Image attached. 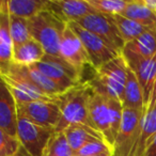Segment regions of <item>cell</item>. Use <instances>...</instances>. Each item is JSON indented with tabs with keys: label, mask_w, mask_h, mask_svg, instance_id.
I'll return each mask as SVG.
<instances>
[{
	"label": "cell",
	"mask_w": 156,
	"mask_h": 156,
	"mask_svg": "<svg viewBox=\"0 0 156 156\" xmlns=\"http://www.w3.org/2000/svg\"><path fill=\"white\" fill-rule=\"evenodd\" d=\"M93 90L87 81H83L76 87L57 96L56 103L61 112V120L56 132H63L69 126L75 124L91 125L89 115L90 100Z\"/></svg>",
	"instance_id": "cell-1"
},
{
	"label": "cell",
	"mask_w": 156,
	"mask_h": 156,
	"mask_svg": "<svg viewBox=\"0 0 156 156\" xmlns=\"http://www.w3.org/2000/svg\"><path fill=\"white\" fill-rule=\"evenodd\" d=\"M89 115L92 127L98 129L113 147L123 117L122 103L93 92L90 100Z\"/></svg>",
	"instance_id": "cell-2"
},
{
	"label": "cell",
	"mask_w": 156,
	"mask_h": 156,
	"mask_svg": "<svg viewBox=\"0 0 156 156\" xmlns=\"http://www.w3.org/2000/svg\"><path fill=\"white\" fill-rule=\"evenodd\" d=\"M128 65L122 55L115 57L98 69L87 83L93 92L122 103Z\"/></svg>",
	"instance_id": "cell-3"
},
{
	"label": "cell",
	"mask_w": 156,
	"mask_h": 156,
	"mask_svg": "<svg viewBox=\"0 0 156 156\" xmlns=\"http://www.w3.org/2000/svg\"><path fill=\"white\" fill-rule=\"evenodd\" d=\"M28 22L31 37L43 46L46 55L60 56L61 40L67 24L47 10L28 20Z\"/></svg>",
	"instance_id": "cell-4"
},
{
	"label": "cell",
	"mask_w": 156,
	"mask_h": 156,
	"mask_svg": "<svg viewBox=\"0 0 156 156\" xmlns=\"http://www.w3.org/2000/svg\"><path fill=\"white\" fill-rule=\"evenodd\" d=\"M1 81L7 85L17 103H31L37 101L56 102L57 98L46 94L20 72L14 62L0 65Z\"/></svg>",
	"instance_id": "cell-5"
},
{
	"label": "cell",
	"mask_w": 156,
	"mask_h": 156,
	"mask_svg": "<svg viewBox=\"0 0 156 156\" xmlns=\"http://www.w3.org/2000/svg\"><path fill=\"white\" fill-rule=\"evenodd\" d=\"M144 110L123 108L121 126L113 144V156H134L142 128Z\"/></svg>",
	"instance_id": "cell-6"
},
{
	"label": "cell",
	"mask_w": 156,
	"mask_h": 156,
	"mask_svg": "<svg viewBox=\"0 0 156 156\" xmlns=\"http://www.w3.org/2000/svg\"><path fill=\"white\" fill-rule=\"evenodd\" d=\"M39 71L57 83L63 91L72 89L83 83V74L60 56L45 55L42 61L33 64Z\"/></svg>",
	"instance_id": "cell-7"
},
{
	"label": "cell",
	"mask_w": 156,
	"mask_h": 156,
	"mask_svg": "<svg viewBox=\"0 0 156 156\" xmlns=\"http://www.w3.org/2000/svg\"><path fill=\"white\" fill-rule=\"evenodd\" d=\"M75 23L100 37L115 51H118L120 55L122 54V50L125 46V42L121 37L112 15L95 12L93 14L85 16Z\"/></svg>",
	"instance_id": "cell-8"
},
{
	"label": "cell",
	"mask_w": 156,
	"mask_h": 156,
	"mask_svg": "<svg viewBox=\"0 0 156 156\" xmlns=\"http://www.w3.org/2000/svg\"><path fill=\"white\" fill-rule=\"evenodd\" d=\"M67 26L73 30V32L80 39L81 43L83 44L88 55H89L91 66L93 69H96L104 65L105 63L109 62L115 59V57L120 56L118 51H115L110 45L106 43L103 39L98 37L94 33L88 31L87 29L83 28L77 23H69Z\"/></svg>",
	"instance_id": "cell-9"
},
{
	"label": "cell",
	"mask_w": 156,
	"mask_h": 156,
	"mask_svg": "<svg viewBox=\"0 0 156 156\" xmlns=\"http://www.w3.org/2000/svg\"><path fill=\"white\" fill-rule=\"evenodd\" d=\"M121 55L124 57L128 67L137 76L143 92L144 106L147 109L156 80V55L152 58H143L127 48H123Z\"/></svg>",
	"instance_id": "cell-10"
},
{
	"label": "cell",
	"mask_w": 156,
	"mask_h": 156,
	"mask_svg": "<svg viewBox=\"0 0 156 156\" xmlns=\"http://www.w3.org/2000/svg\"><path fill=\"white\" fill-rule=\"evenodd\" d=\"M55 129L37 125L23 117H18L17 138L30 156H43Z\"/></svg>",
	"instance_id": "cell-11"
},
{
	"label": "cell",
	"mask_w": 156,
	"mask_h": 156,
	"mask_svg": "<svg viewBox=\"0 0 156 156\" xmlns=\"http://www.w3.org/2000/svg\"><path fill=\"white\" fill-rule=\"evenodd\" d=\"M18 117H23L28 121L55 129L58 127L61 120V112L56 102H37L17 103Z\"/></svg>",
	"instance_id": "cell-12"
},
{
	"label": "cell",
	"mask_w": 156,
	"mask_h": 156,
	"mask_svg": "<svg viewBox=\"0 0 156 156\" xmlns=\"http://www.w3.org/2000/svg\"><path fill=\"white\" fill-rule=\"evenodd\" d=\"M59 54L61 58L75 66L81 73H83L86 65L91 66V61L85 46L69 26H66V29L63 33Z\"/></svg>",
	"instance_id": "cell-13"
},
{
	"label": "cell",
	"mask_w": 156,
	"mask_h": 156,
	"mask_svg": "<svg viewBox=\"0 0 156 156\" xmlns=\"http://www.w3.org/2000/svg\"><path fill=\"white\" fill-rule=\"evenodd\" d=\"M47 11L69 24L95 13L88 0H48Z\"/></svg>",
	"instance_id": "cell-14"
},
{
	"label": "cell",
	"mask_w": 156,
	"mask_h": 156,
	"mask_svg": "<svg viewBox=\"0 0 156 156\" xmlns=\"http://www.w3.org/2000/svg\"><path fill=\"white\" fill-rule=\"evenodd\" d=\"M18 111L17 102L7 85L1 81L0 86V130L17 137Z\"/></svg>",
	"instance_id": "cell-15"
},
{
	"label": "cell",
	"mask_w": 156,
	"mask_h": 156,
	"mask_svg": "<svg viewBox=\"0 0 156 156\" xmlns=\"http://www.w3.org/2000/svg\"><path fill=\"white\" fill-rule=\"evenodd\" d=\"M74 153H77L88 143L105 140L104 136L94 127L87 124H75L63 130Z\"/></svg>",
	"instance_id": "cell-16"
},
{
	"label": "cell",
	"mask_w": 156,
	"mask_h": 156,
	"mask_svg": "<svg viewBox=\"0 0 156 156\" xmlns=\"http://www.w3.org/2000/svg\"><path fill=\"white\" fill-rule=\"evenodd\" d=\"M14 44L10 31V14L7 0L0 2V62L1 65L13 60Z\"/></svg>",
	"instance_id": "cell-17"
},
{
	"label": "cell",
	"mask_w": 156,
	"mask_h": 156,
	"mask_svg": "<svg viewBox=\"0 0 156 156\" xmlns=\"http://www.w3.org/2000/svg\"><path fill=\"white\" fill-rule=\"evenodd\" d=\"M45 55L46 52L43 46L34 39H30L24 44L14 46L12 62L18 65L29 66L42 61Z\"/></svg>",
	"instance_id": "cell-18"
},
{
	"label": "cell",
	"mask_w": 156,
	"mask_h": 156,
	"mask_svg": "<svg viewBox=\"0 0 156 156\" xmlns=\"http://www.w3.org/2000/svg\"><path fill=\"white\" fill-rule=\"evenodd\" d=\"M121 15L156 30V12L147 8L143 0H129Z\"/></svg>",
	"instance_id": "cell-19"
},
{
	"label": "cell",
	"mask_w": 156,
	"mask_h": 156,
	"mask_svg": "<svg viewBox=\"0 0 156 156\" xmlns=\"http://www.w3.org/2000/svg\"><path fill=\"white\" fill-rule=\"evenodd\" d=\"M122 105H123V108L138 109V110L145 109L141 86L137 79V76L129 67L127 69V78H126L125 88H124Z\"/></svg>",
	"instance_id": "cell-20"
},
{
	"label": "cell",
	"mask_w": 156,
	"mask_h": 156,
	"mask_svg": "<svg viewBox=\"0 0 156 156\" xmlns=\"http://www.w3.org/2000/svg\"><path fill=\"white\" fill-rule=\"evenodd\" d=\"M10 15L30 18L47 10L48 0H7Z\"/></svg>",
	"instance_id": "cell-21"
},
{
	"label": "cell",
	"mask_w": 156,
	"mask_h": 156,
	"mask_svg": "<svg viewBox=\"0 0 156 156\" xmlns=\"http://www.w3.org/2000/svg\"><path fill=\"white\" fill-rule=\"evenodd\" d=\"M18 65V64H17ZM20 72L29 78L39 89H41L46 94L52 96V98H57L60 94H62L63 90L57 85L55 81H52L50 78H48L45 74H43L41 71L37 69L33 65H29V66H25V65H18Z\"/></svg>",
	"instance_id": "cell-22"
},
{
	"label": "cell",
	"mask_w": 156,
	"mask_h": 156,
	"mask_svg": "<svg viewBox=\"0 0 156 156\" xmlns=\"http://www.w3.org/2000/svg\"><path fill=\"white\" fill-rule=\"evenodd\" d=\"M156 137V110L144 111L142 128L134 156H143L147 147Z\"/></svg>",
	"instance_id": "cell-23"
},
{
	"label": "cell",
	"mask_w": 156,
	"mask_h": 156,
	"mask_svg": "<svg viewBox=\"0 0 156 156\" xmlns=\"http://www.w3.org/2000/svg\"><path fill=\"white\" fill-rule=\"evenodd\" d=\"M124 48L132 50L143 58H152L156 55V30L150 29L136 40L126 43Z\"/></svg>",
	"instance_id": "cell-24"
},
{
	"label": "cell",
	"mask_w": 156,
	"mask_h": 156,
	"mask_svg": "<svg viewBox=\"0 0 156 156\" xmlns=\"http://www.w3.org/2000/svg\"><path fill=\"white\" fill-rule=\"evenodd\" d=\"M112 17L118 29H119L121 37L125 42V44L134 41L141 34L150 30V28H147V27L142 26L141 24L129 20V18L124 17L121 14H115V15H112Z\"/></svg>",
	"instance_id": "cell-25"
},
{
	"label": "cell",
	"mask_w": 156,
	"mask_h": 156,
	"mask_svg": "<svg viewBox=\"0 0 156 156\" xmlns=\"http://www.w3.org/2000/svg\"><path fill=\"white\" fill-rule=\"evenodd\" d=\"M75 153L72 150L64 132H55L49 139L43 156H74Z\"/></svg>",
	"instance_id": "cell-26"
},
{
	"label": "cell",
	"mask_w": 156,
	"mask_h": 156,
	"mask_svg": "<svg viewBox=\"0 0 156 156\" xmlns=\"http://www.w3.org/2000/svg\"><path fill=\"white\" fill-rule=\"evenodd\" d=\"M10 31L14 46L24 44L32 39L29 31V22L26 18L10 15Z\"/></svg>",
	"instance_id": "cell-27"
},
{
	"label": "cell",
	"mask_w": 156,
	"mask_h": 156,
	"mask_svg": "<svg viewBox=\"0 0 156 156\" xmlns=\"http://www.w3.org/2000/svg\"><path fill=\"white\" fill-rule=\"evenodd\" d=\"M88 1L96 12L108 15L121 14L128 2L124 0H88Z\"/></svg>",
	"instance_id": "cell-28"
},
{
	"label": "cell",
	"mask_w": 156,
	"mask_h": 156,
	"mask_svg": "<svg viewBox=\"0 0 156 156\" xmlns=\"http://www.w3.org/2000/svg\"><path fill=\"white\" fill-rule=\"evenodd\" d=\"M23 149L17 137L0 130V156H16Z\"/></svg>",
	"instance_id": "cell-29"
},
{
	"label": "cell",
	"mask_w": 156,
	"mask_h": 156,
	"mask_svg": "<svg viewBox=\"0 0 156 156\" xmlns=\"http://www.w3.org/2000/svg\"><path fill=\"white\" fill-rule=\"evenodd\" d=\"M104 154H109L113 156V147L106 140H98L88 143L87 145L80 149L76 155L83 156H100Z\"/></svg>",
	"instance_id": "cell-30"
},
{
	"label": "cell",
	"mask_w": 156,
	"mask_h": 156,
	"mask_svg": "<svg viewBox=\"0 0 156 156\" xmlns=\"http://www.w3.org/2000/svg\"><path fill=\"white\" fill-rule=\"evenodd\" d=\"M152 110H156V80L155 83H154V88H153V91H152L151 98H150L149 104H147V107L144 111H152Z\"/></svg>",
	"instance_id": "cell-31"
},
{
	"label": "cell",
	"mask_w": 156,
	"mask_h": 156,
	"mask_svg": "<svg viewBox=\"0 0 156 156\" xmlns=\"http://www.w3.org/2000/svg\"><path fill=\"white\" fill-rule=\"evenodd\" d=\"M143 156H156V137L153 139V141L150 143L149 147H147Z\"/></svg>",
	"instance_id": "cell-32"
},
{
	"label": "cell",
	"mask_w": 156,
	"mask_h": 156,
	"mask_svg": "<svg viewBox=\"0 0 156 156\" xmlns=\"http://www.w3.org/2000/svg\"><path fill=\"white\" fill-rule=\"evenodd\" d=\"M147 8H150L151 10H153L154 12H156V0H143Z\"/></svg>",
	"instance_id": "cell-33"
},
{
	"label": "cell",
	"mask_w": 156,
	"mask_h": 156,
	"mask_svg": "<svg viewBox=\"0 0 156 156\" xmlns=\"http://www.w3.org/2000/svg\"><path fill=\"white\" fill-rule=\"evenodd\" d=\"M74 156H83V155H74ZM100 156H112V155H109V154H104V155H100Z\"/></svg>",
	"instance_id": "cell-34"
}]
</instances>
